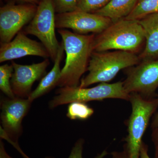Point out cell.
<instances>
[{
    "label": "cell",
    "instance_id": "obj_1",
    "mask_svg": "<svg viewBox=\"0 0 158 158\" xmlns=\"http://www.w3.org/2000/svg\"><path fill=\"white\" fill-rule=\"evenodd\" d=\"M58 31L64 43L66 56L58 86L78 87L81 78L88 71L95 35L77 34L65 29Z\"/></svg>",
    "mask_w": 158,
    "mask_h": 158
},
{
    "label": "cell",
    "instance_id": "obj_2",
    "mask_svg": "<svg viewBox=\"0 0 158 158\" xmlns=\"http://www.w3.org/2000/svg\"><path fill=\"white\" fill-rule=\"evenodd\" d=\"M144 42V30L138 20L125 18L113 22L95 36L94 52L114 50L136 54Z\"/></svg>",
    "mask_w": 158,
    "mask_h": 158
},
{
    "label": "cell",
    "instance_id": "obj_3",
    "mask_svg": "<svg viewBox=\"0 0 158 158\" xmlns=\"http://www.w3.org/2000/svg\"><path fill=\"white\" fill-rule=\"evenodd\" d=\"M141 62L136 54L123 51L93 52L88 64V74L81 79L79 87L87 88L98 83H107L122 69L138 65Z\"/></svg>",
    "mask_w": 158,
    "mask_h": 158
},
{
    "label": "cell",
    "instance_id": "obj_4",
    "mask_svg": "<svg viewBox=\"0 0 158 158\" xmlns=\"http://www.w3.org/2000/svg\"><path fill=\"white\" fill-rule=\"evenodd\" d=\"M131 113L127 119V135L123 149L127 158H139L142 138L151 118L158 108L157 98H147L138 93L130 94Z\"/></svg>",
    "mask_w": 158,
    "mask_h": 158
},
{
    "label": "cell",
    "instance_id": "obj_5",
    "mask_svg": "<svg viewBox=\"0 0 158 158\" xmlns=\"http://www.w3.org/2000/svg\"><path fill=\"white\" fill-rule=\"evenodd\" d=\"M57 95L50 102L49 107L53 109L58 106L74 102L86 103L106 99H119L129 101L130 94L123 86V82L113 84L101 83L91 88L79 87H61L56 90Z\"/></svg>",
    "mask_w": 158,
    "mask_h": 158
},
{
    "label": "cell",
    "instance_id": "obj_6",
    "mask_svg": "<svg viewBox=\"0 0 158 158\" xmlns=\"http://www.w3.org/2000/svg\"><path fill=\"white\" fill-rule=\"evenodd\" d=\"M55 12L53 0H40L34 18L23 31L25 34L34 35L40 40L54 62L60 44L55 33Z\"/></svg>",
    "mask_w": 158,
    "mask_h": 158
},
{
    "label": "cell",
    "instance_id": "obj_7",
    "mask_svg": "<svg viewBox=\"0 0 158 158\" xmlns=\"http://www.w3.org/2000/svg\"><path fill=\"white\" fill-rule=\"evenodd\" d=\"M123 86L128 93H138L145 98L155 96L158 88V59L141 61L126 69Z\"/></svg>",
    "mask_w": 158,
    "mask_h": 158
},
{
    "label": "cell",
    "instance_id": "obj_8",
    "mask_svg": "<svg viewBox=\"0 0 158 158\" xmlns=\"http://www.w3.org/2000/svg\"><path fill=\"white\" fill-rule=\"evenodd\" d=\"M28 98L15 97L3 99L1 102V138L9 143H18V139L23 132L22 122L31 107Z\"/></svg>",
    "mask_w": 158,
    "mask_h": 158
},
{
    "label": "cell",
    "instance_id": "obj_9",
    "mask_svg": "<svg viewBox=\"0 0 158 158\" xmlns=\"http://www.w3.org/2000/svg\"><path fill=\"white\" fill-rule=\"evenodd\" d=\"M37 6L27 4H9L0 9L1 43L10 42L24 26L31 22L37 10Z\"/></svg>",
    "mask_w": 158,
    "mask_h": 158
},
{
    "label": "cell",
    "instance_id": "obj_10",
    "mask_svg": "<svg viewBox=\"0 0 158 158\" xmlns=\"http://www.w3.org/2000/svg\"><path fill=\"white\" fill-rule=\"evenodd\" d=\"M113 23L108 18L77 10L56 15V28L71 29L81 34H100Z\"/></svg>",
    "mask_w": 158,
    "mask_h": 158
},
{
    "label": "cell",
    "instance_id": "obj_11",
    "mask_svg": "<svg viewBox=\"0 0 158 158\" xmlns=\"http://www.w3.org/2000/svg\"><path fill=\"white\" fill-rule=\"evenodd\" d=\"M11 64L14 69L11 80L13 93L17 97L28 98L32 92V85L45 74L50 62L46 59L42 62L31 65H21L14 61Z\"/></svg>",
    "mask_w": 158,
    "mask_h": 158
},
{
    "label": "cell",
    "instance_id": "obj_12",
    "mask_svg": "<svg viewBox=\"0 0 158 158\" xmlns=\"http://www.w3.org/2000/svg\"><path fill=\"white\" fill-rule=\"evenodd\" d=\"M30 56L45 59L50 57L48 52L41 43L30 39L23 31L19 32L10 42L1 43V63Z\"/></svg>",
    "mask_w": 158,
    "mask_h": 158
},
{
    "label": "cell",
    "instance_id": "obj_13",
    "mask_svg": "<svg viewBox=\"0 0 158 158\" xmlns=\"http://www.w3.org/2000/svg\"><path fill=\"white\" fill-rule=\"evenodd\" d=\"M144 31L145 46L139 56L140 60L158 59V13H153L138 20Z\"/></svg>",
    "mask_w": 158,
    "mask_h": 158
},
{
    "label": "cell",
    "instance_id": "obj_14",
    "mask_svg": "<svg viewBox=\"0 0 158 158\" xmlns=\"http://www.w3.org/2000/svg\"><path fill=\"white\" fill-rule=\"evenodd\" d=\"M64 51V44L63 41H62L60 42V47L56 58L54 61L52 69L43 78L37 88L31 92L28 98L31 102H32L36 99L44 95L56 86H58V82L61 76L60 63L63 59Z\"/></svg>",
    "mask_w": 158,
    "mask_h": 158
},
{
    "label": "cell",
    "instance_id": "obj_15",
    "mask_svg": "<svg viewBox=\"0 0 158 158\" xmlns=\"http://www.w3.org/2000/svg\"><path fill=\"white\" fill-rule=\"evenodd\" d=\"M138 0H111L103 8L94 12L110 19L113 22L126 18L135 7Z\"/></svg>",
    "mask_w": 158,
    "mask_h": 158
},
{
    "label": "cell",
    "instance_id": "obj_16",
    "mask_svg": "<svg viewBox=\"0 0 158 158\" xmlns=\"http://www.w3.org/2000/svg\"><path fill=\"white\" fill-rule=\"evenodd\" d=\"M158 12V0H138L135 7L125 19L139 20L145 16Z\"/></svg>",
    "mask_w": 158,
    "mask_h": 158
},
{
    "label": "cell",
    "instance_id": "obj_17",
    "mask_svg": "<svg viewBox=\"0 0 158 158\" xmlns=\"http://www.w3.org/2000/svg\"><path fill=\"white\" fill-rule=\"evenodd\" d=\"M94 113L92 108L85 103L74 102L69 106L67 116L72 120H86Z\"/></svg>",
    "mask_w": 158,
    "mask_h": 158
},
{
    "label": "cell",
    "instance_id": "obj_18",
    "mask_svg": "<svg viewBox=\"0 0 158 158\" xmlns=\"http://www.w3.org/2000/svg\"><path fill=\"white\" fill-rule=\"evenodd\" d=\"M13 69L12 65L4 64L0 66V89L9 98L15 97L11 84Z\"/></svg>",
    "mask_w": 158,
    "mask_h": 158
},
{
    "label": "cell",
    "instance_id": "obj_19",
    "mask_svg": "<svg viewBox=\"0 0 158 158\" xmlns=\"http://www.w3.org/2000/svg\"><path fill=\"white\" fill-rule=\"evenodd\" d=\"M111 0H78L77 4V10L94 13L103 8Z\"/></svg>",
    "mask_w": 158,
    "mask_h": 158
},
{
    "label": "cell",
    "instance_id": "obj_20",
    "mask_svg": "<svg viewBox=\"0 0 158 158\" xmlns=\"http://www.w3.org/2000/svg\"><path fill=\"white\" fill-rule=\"evenodd\" d=\"M78 0H53L55 11L58 14L76 11Z\"/></svg>",
    "mask_w": 158,
    "mask_h": 158
},
{
    "label": "cell",
    "instance_id": "obj_21",
    "mask_svg": "<svg viewBox=\"0 0 158 158\" xmlns=\"http://www.w3.org/2000/svg\"><path fill=\"white\" fill-rule=\"evenodd\" d=\"M85 141L83 139H80L77 141L74 146L73 148L70 155L68 158H83V147ZM108 154L106 150H104L101 153L97 155L94 158H104ZM46 158H50L47 157Z\"/></svg>",
    "mask_w": 158,
    "mask_h": 158
},
{
    "label": "cell",
    "instance_id": "obj_22",
    "mask_svg": "<svg viewBox=\"0 0 158 158\" xmlns=\"http://www.w3.org/2000/svg\"><path fill=\"white\" fill-rule=\"evenodd\" d=\"M152 140L154 146V158H158V127L152 129Z\"/></svg>",
    "mask_w": 158,
    "mask_h": 158
},
{
    "label": "cell",
    "instance_id": "obj_23",
    "mask_svg": "<svg viewBox=\"0 0 158 158\" xmlns=\"http://www.w3.org/2000/svg\"><path fill=\"white\" fill-rule=\"evenodd\" d=\"M148 146L143 141L140 149L139 158H150L148 155Z\"/></svg>",
    "mask_w": 158,
    "mask_h": 158
},
{
    "label": "cell",
    "instance_id": "obj_24",
    "mask_svg": "<svg viewBox=\"0 0 158 158\" xmlns=\"http://www.w3.org/2000/svg\"><path fill=\"white\" fill-rule=\"evenodd\" d=\"M111 154L112 158H127V153L124 149L121 152H113Z\"/></svg>",
    "mask_w": 158,
    "mask_h": 158
},
{
    "label": "cell",
    "instance_id": "obj_25",
    "mask_svg": "<svg viewBox=\"0 0 158 158\" xmlns=\"http://www.w3.org/2000/svg\"><path fill=\"white\" fill-rule=\"evenodd\" d=\"M0 158H12L6 152L2 141L0 142Z\"/></svg>",
    "mask_w": 158,
    "mask_h": 158
},
{
    "label": "cell",
    "instance_id": "obj_26",
    "mask_svg": "<svg viewBox=\"0 0 158 158\" xmlns=\"http://www.w3.org/2000/svg\"><path fill=\"white\" fill-rule=\"evenodd\" d=\"M151 127L152 129L158 127V111L156 113L155 115L152 118L151 125Z\"/></svg>",
    "mask_w": 158,
    "mask_h": 158
},
{
    "label": "cell",
    "instance_id": "obj_27",
    "mask_svg": "<svg viewBox=\"0 0 158 158\" xmlns=\"http://www.w3.org/2000/svg\"><path fill=\"white\" fill-rule=\"evenodd\" d=\"M17 1H20V2H24L27 3L28 4H33L36 5L39 4L40 0H17Z\"/></svg>",
    "mask_w": 158,
    "mask_h": 158
},
{
    "label": "cell",
    "instance_id": "obj_28",
    "mask_svg": "<svg viewBox=\"0 0 158 158\" xmlns=\"http://www.w3.org/2000/svg\"></svg>",
    "mask_w": 158,
    "mask_h": 158
}]
</instances>
